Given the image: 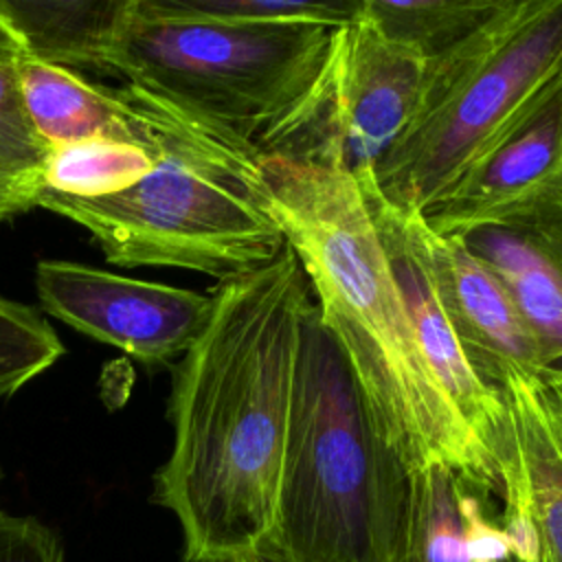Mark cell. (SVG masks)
<instances>
[{
    "mask_svg": "<svg viewBox=\"0 0 562 562\" xmlns=\"http://www.w3.org/2000/svg\"><path fill=\"white\" fill-rule=\"evenodd\" d=\"M505 562H512V560H505Z\"/></svg>",
    "mask_w": 562,
    "mask_h": 562,
    "instance_id": "25",
    "label": "cell"
},
{
    "mask_svg": "<svg viewBox=\"0 0 562 562\" xmlns=\"http://www.w3.org/2000/svg\"><path fill=\"white\" fill-rule=\"evenodd\" d=\"M459 239L507 290L536 342L542 380L562 386V195Z\"/></svg>",
    "mask_w": 562,
    "mask_h": 562,
    "instance_id": "13",
    "label": "cell"
},
{
    "mask_svg": "<svg viewBox=\"0 0 562 562\" xmlns=\"http://www.w3.org/2000/svg\"><path fill=\"white\" fill-rule=\"evenodd\" d=\"M154 147L125 140H86L48 149L44 187L59 195L92 200L140 182L154 167Z\"/></svg>",
    "mask_w": 562,
    "mask_h": 562,
    "instance_id": "18",
    "label": "cell"
},
{
    "mask_svg": "<svg viewBox=\"0 0 562 562\" xmlns=\"http://www.w3.org/2000/svg\"><path fill=\"white\" fill-rule=\"evenodd\" d=\"M424 70L417 50L389 40L358 13L334 31L310 130L281 154L331 151L358 180L373 176L415 116Z\"/></svg>",
    "mask_w": 562,
    "mask_h": 562,
    "instance_id": "7",
    "label": "cell"
},
{
    "mask_svg": "<svg viewBox=\"0 0 562 562\" xmlns=\"http://www.w3.org/2000/svg\"><path fill=\"white\" fill-rule=\"evenodd\" d=\"M503 2L362 0L360 13L389 40L417 50L430 61L485 24Z\"/></svg>",
    "mask_w": 562,
    "mask_h": 562,
    "instance_id": "17",
    "label": "cell"
},
{
    "mask_svg": "<svg viewBox=\"0 0 562 562\" xmlns=\"http://www.w3.org/2000/svg\"><path fill=\"white\" fill-rule=\"evenodd\" d=\"M408 468L378 435L316 305L305 316L266 562H389Z\"/></svg>",
    "mask_w": 562,
    "mask_h": 562,
    "instance_id": "5",
    "label": "cell"
},
{
    "mask_svg": "<svg viewBox=\"0 0 562 562\" xmlns=\"http://www.w3.org/2000/svg\"><path fill=\"white\" fill-rule=\"evenodd\" d=\"M173 367V446L151 501L182 529L184 562L261 555L274 527L310 281L294 250L222 279Z\"/></svg>",
    "mask_w": 562,
    "mask_h": 562,
    "instance_id": "1",
    "label": "cell"
},
{
    "mask_svg": "<svg viewBox=\"0 0 562 562\" xmlns=\"http://www.w3.org/2000/svg\"><path fill=\"white\" fill-rule=\"evenodd\" d=\"M272 211L378 435L408 472L446 465L476 492L498 476L439 389L356 176L331 151L261 154Z\"/></svg>",
    "mask_w": 562,
    "mask_h": 562,
    "instance_id": "2",
    "label": "cell"
},
{
    "mask_svg": "<svg viewBox=\"0 0 562 562\" xmlns=\"http://www.w3.org/2000/svg\"><path fill=\"white\" fill-rule=\"evenodd\" d=\"M15 75L26 119L48 149L86 140H125L151 149L147 125L123 86L108 90L33 57L18 59Z\"/></svg>",
    "mask_w": 562,
    "mask_h": 562,
    "instance_id": "15",
    "label": "cell"
},
{
    "mask_svg": "<svg viewBox=\"0 0 562 562\" xmlns=\"http://www.w3.org/2000/svg\"><path fill=\"white\" fill-rule=\"evenodd\" d=\"M184 7L244 20H307L342 26L360 13L362 0H180Z\"/></svg>",
    "mask_w": 562,
    "mask_h": 562,
    "instance_id": "21",
    "label": "cell"
},
{
    "mask_svg": "<svg viewBox=\"0 0 562 562\" xmlns=\"http://www.w3.org/2000/svg\"><path fill=\"white\" fill-rule=\"evenodd\" d=\"M24 57V48L18 42V37L0 22V66L2 64H15Z\"/></svg>",
    "mask_w": 562,
    "mask_h": 562,
    "instance_id": "23",
    "label": "cell"
},
{
    "mask_svg": "<svg viewBox=\"0 0 562 562\" xmlns=\"http://www.w3.org/2000/svg\"><path fill=\"white\" fill-rule=\"evenodd\" d=\"M512 437L494 457L512 562H562V386L509 378Z\"/></svg>",
    "mask_w": 562,
    "mask_h": 562,
    "instance_id": "10",
    "label": "cell"
},
{
    "mask_svg": "<svg viewBox=\"0 0 562 562\" xmlns=\"http://www.w3.org/2000/svg\"><path fill=\"white\" fill-rule=\"evenodd\" d=\"M560 79L562 0H522L501 46L413 121L367 178L395 209L424 215Z\"/></svg>",
    "mask_w": 562,
    "mask_h": 562,
    "instance_id": "6",
    "label": "cell"
},
{
    "mask_svg": "<svg viewBox=\"0 0 562 562\" xmlns=\"http://www.w3.org/2000/svg\"><path fill=\"white\" fill-rule=\"evenodd\" d=\"M424 250L441 307L474 371L498 393L509 378L542 380L536 342L492 270L459 237H437L426 222Z\"/></svg>",
    "mask_w": 562,
    "mask_h": 562,
    "instance_id": "12",
    "label": "cell"
},
{
    "mask_svg": "<svg viewBox=\"0 0 562 562\" xmlns=\"http://www.w3.org/2000/svg\"><path fill=\"white\" fill-rule=\"evenodd\" d=\"M132 0H0V22L24 57L61 68H108V55Z\"/></svg>",
    "mask_w": 562,
    "mask_h": 562,
    "instance_id": "16",
    "label": "cell"
},
{
    "mask_svg": "<svg viewBox=\"0 0 562 562\" xmlns=\"http://www.w3.org/2000/svg\"><path fill=\"white\" fill-rule=\"evenodd\" d=\"M35 288L48 314L147 367L180 360L213 312L211 292L127 279L61 259L35 266Z\"/></svg>",
    "mask_w": 562,
    "mask_h": 562,
    "instance_id": "8",
    "label": "cell"
},
{
    "mask_svg": "<svg viewBox=\"0 0 562 562\" xmlns=\"http://www.w3.org/2000/svg\"><path fill=\"white\" fill-rule=\"evenodd\" d=\"M358 184L402 288L422 358L459 419L494 465V457L512 437L507 400L474 371L448 323L426 261L424 215L389 204L369 178L358 180Z\"/></svg>",
    "mask_w": 562,
    "mask_h": 562,
    "instance_id": "9",
    "label": "cell"
},
{
    "mask_svg": "<svg viewBox=\"0 0 562 562\" xmlns=\"http://www.w3.org/2000/svg\"><path fill=\"white\" fill-rule=\"evenodd\" d=\"M505 529L479 492L454 470L428 465L408 474V496L389 562H505Z\"/></svg>",
    "mask_w": 562,
    "mask_h": 562,
    "instance_id": "14",
    "label": "cell"
},
{
    "mask_svg": "<svg viewBox=\"0 0 562 562\" xmlns=\"http://www.w3.org/2000/svg\"><path fill=\"white\" fill-rule=\"evenodd\" d=\"M61 353V340L40 312L0 296V397L20 391Z\"/></svg>",
    "mask_w": 562,
    "mask_h": 562,
    "instance_id": "20",
    "label": "cell"
},
{
    "mask_svg": "<svg viewBox=\"0 0 562 562\" xmlns=\"http://www.w3.org/2000/svg\"><path fill=\"white\" fill-rule=\"evenodd\" d=\"M336 29L200 13L180 0H132L108 68L259 154H281L316 116Z\"/></svg>",
    "mask_w": 562,
    "mask_h": 562,
    "instance_id": "4",
    "label": "cell"
},
{
    "mask_svg": "<svg viewBox=\"0 0 562 562\" xmlns=\"http://www.w3.org/2000/svg\"><path fill=\"white\" fill-rule=\"evenodd\" d=\"M123 90L147 125L151 171L105 198L40 191L35 206L81 224L123 268H184L222 281L272 261L285 235L261 154L132 83Z\"/></svg>",
    "mask_w": 562,
    "mask_h": 562,
    "instance_id": "3",
    "label": "cell"
},
{
    "mask_svg": "<svg viewBox=\"0 0 562 562\" xmlns=\"http://www.w3.org/2000/svg\"><path fill=\"white\" fill-rule=\"evenodd\" d=\"M48 147L33 132L15 64L0 66V224L37 204Z\"/></svg>",
    "mask_w": 562,
    "mask_h": 562,
    "instance_id": "19",
    "label": "cell"
},
{
    "mask_svg": "<svg viewBox=\"0 0 562 562\" xmlns=\"http://www.w3.org/2000/svg\"><path fill=\"white\" fill-rule=\"evenodd\" d=\"M0 562H64V549L37 518L0 512Z\"/></svg>",
    "mask_w": 562,
    "mask_h": 562,
    "instance_id": "22",
    "label": "cell"
},
{
    "mask_svg": "<svg viewBox=\"0 0 562 562\" xmlns=\"http://www.w3.org/2000/svg\"><path fill=\"white\" fill-rule=\"evenodd\" d=\"M209 562H266L261 555H228V558H217Z\"/></svg>",
    "mask_w": 562,
    "mask_h": 562,
    "instance_id": "24",
    "label": "cell"
},
{
    "mask_svg": "<svg viewBox=\"0 0 562 562\" xmlns=\"http://www.w3.org/2000/svg\"><path fill=\"white\" fill-rule=\"evenodd\" d=\"M562 195V79L424 213L437 237H461Z\"/></svg>",
    "mask_w": 562,
    "mask_h": 562,
    "instance_id": "11",
    "label": "cell"
}]
</instances>
